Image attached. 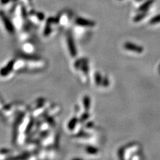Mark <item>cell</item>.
<instances>
[{
    "mask_svg": "<svg viewBox=\"0 0 160 160\" xmlns=\"http://www.w3.org/2000/svg\"><path fill=\"white\" fill-rule=\"evenodd\" d=\"M22 57L25 61L24 71H38L43 69L46 66V61L42 58L31 55H26Z\"/></svg>",
    "mask_w": 160,
    "mask_h": 160,
    "instance_id": "6da1fadb",
    "label": "cell"
},
{
    "mask_svg": "<svg viewBox=\"0 0 160 160\" xmlns=\"http://www.w3.org/2000/svg\"><path fill=\"white\" fill-rule=\"evenodd\" d=\"M51 105L47 100L39 98L32 103L29 111L33 117H40L45 114Z\"/></svg>",
    "mask_w": 160,
    "mask_h": 160,
    "instance_id": "7a4b0ae2",
    "label": "cell"
},
{
    "mask_svg": "<svg viewBox=\"0 0 160 160\" xmlns=\"http://www.w3.org/2000/svg\"><path fill=\"white\" fill-rule=\"evenodd\" d=\"M14 72L13 69V59L9 61L4 66L0 69V77L3 78H9L11 77Z\"/></svg>",
    "mask_w": 160,
    "mask_h": 160,
    "instance_id": "3957f363",
    "label": "cell"
},
{
    "mask_svg": "<svg viewBox=\"0 0 160 160\" xmlns=\"http://www.w3.org/2000/svg\"><path fill=\"white\" fill-rule=\"evenodd\" d=\"M0 16H1L2 22H3L6 31L9 34H13L15 32V27H14L13 24L2 12H0Z\"/></svg>",
    "mask_w": 160,
    "mask_h": 160,
    "instance_id": "277c9868",
    "label": "cell"
},
{
    "mask_svg": "<svg viewBox=\"0 0 160 160\" xmlns=\"http://www.w3.org/2000/svg\"><path fill=\"white\" fill-rule=\"evenodd\" d=\"M60 113V107L59 105L54 104V105H51V106L48 108V109L46 111L44 115L41 117H55L56 116L59 115Z\"/></svg>",
    "mask_w": 160,
    "mask_h": 160,
    "instance_id": "5b68a950",
    "label": "cell"
},
{
    "mask_svg": "<svg viewBox=\"0 0 160 160\" xmlns=\"http://www.w3.org/2000/svg\"><path fill=\"white\" fill-rule=\"evenodd\" d=\"M57 21H55L53 19H49L47 21V23H46L45 27L43 30V36L45 37H49L54 34L55 32V28L53 27V24L55 23Z\"/></svg>",
    "mask_w": 160,
    "mask_h": 160,
    "instance_id": "8992f818",
    "label": "cell"
},
{
    "mask_svg": "<svg viewBox=\"0 0 160 160\" xmlns=\"http://www.w3.org/2000/svg\"><path fill=\"white\" fill-rule=\"evenodd\" d=\"M67 45L71 57H76L77 53V49H76L75 44V42H74L73 38L72 37L71 35H70V34H68L67 36Z\"/></svg>",
    "mask_w": 160,
    "mask_h": 160,
    "instance_id": "52a82bcc",
    "label": "cell"
},
{
    "mask_svg": "<svg viewBox=\"0 0 160 160\" xmlns=\"http://www.w3.org/2000/svg\"><path fill=\"white\" fill-rule=\"evenodd\" d=\"M21 50L26 55H31L35 50V47L31 41H24L21 45Z\"/></svg>",
    "mask_w": 160,
    "mask_h": 160,
    "instance_id": "ba28073f",
    "label": "cell"
},
{
    "mask_svg": "<svg viewBox=\"0 0 160 160\" xmlns=\"http://www.w3.org/2000/svg\"><path fill=\"white\" fill-rule=\"evenodd\" d=\"M124 47L125 49L131 51L137 52V53H142L143 51V48L141 46L136 45L135 43H132L131 42H126L124 44Z\"/></svg>",
    "mask_w": 160,
    "mask_h": 160,
    "instance_id": "9c48e42d",
    "label": "cell"
},
{
    "mask_svg": "<svg viewBox=\"0 0 160 160\" xmlns=\"http://www.w3.org/2000/svg\"><path fill=\"white\" fill-rule=\"evenodd\" d=\"M76 23L79 25L84 26V27H93V26L95 25V23H94V22L83 19V18H78V19L76 20Z\"/></svg>",
    "mask_w": 160,
    "mask_h": 160,
    "instance_id": "30bf717a",
    "label": "cell"
},
{
    "mask_svg": "<svg viewBox=\"0 0 160 160\" xmlns=\"http://www.w3.org/2000/svg\"><path fill=\"white\" fill-rule=\"evenodd\" d=\"M79 120L77 117H72L71 119L69 120V122L67 123V129L69 130V131H73L74 129H75L76 126H77V123H79Z\"/></svg>",
    "mask_w": 160,
    "mask_h": 160,
    "instance_id": "8fae6325",
    "label": "cell"
},
{
    "mask_svg": "<svg viewBox=\"0 0 160 160\" xmlns=\"http://www.w3.org/2000/svg\"><path fill=\"white\" fill-rule=\"evenodd\" d=\"M11 151L7 149H0V159H7L11 157Z\"/></svg>",
    "mask_w": 160,
    "mask_h": 160,
    "instance_id": "7c38bea8",
    "label": "cell"
},
{
    "mask_svg": "<svg viewBox=\"0 0 160 160\" xmlns=\"http://www.w3.org/2000/svg\"><path fill=\"white\" fill-rule=\"evenodd\" d=\"M83 105L85 111H89L90 109V105H91V99H90V97L88 95H85L83 97Z\"/></svg>",
    "mask_w": 160,
    "mask_h": 160,
    "instance_id": "4fadbf2b",
    "label": "cell"
},
{
    "mask_svg": "<svg viewBox=\"0 0 160 160\" xmlns=\"http://www.w3.org/2000/svg\"><path fill=\"white\" fill-rule=\"evenodd\" d=\"M85 151H87V153L91 154V155H94L98 152V149L93 146H87L85 148Z\"/></svg>",
    "mask_w": 160,
    "mask_h": 160,
    "instance_id": "5bb4252c",
    "label": "cell"
},
{
    "mask_svg": "<svg viewBox=\"0 0 160 160\" xmlns=\"http://www.w3.org/2000/svg\"><path fill=\"white\" fill-rule=\"evenodd\" d=\"M102 79H103V77H101V74H100L99 72H96L95 73V83L97 84V85H101Z\"/></svg>",
    "mask_w": 160,
    "mask_h": 160,
    "instance_id": "9a60e30c",
    "label": "cell"
},
{
    "mask_svg": "<svg viewBox=\"0 0 160 160\" xmlns=\"http://www.w3.org/2000/svg\"><path fill=\"white\" fill-rule=\"evenodd\" d=\"M89 114L87 113V111H86L84 113L82 114L79 120L80 122L83 123V122H85L86 120H87L88 118H89Z\"/></svg>",
    "mask_w": 160,
    "mask_h": 160,
    "instance_id": "2e32d148",
    "label": "cell"
},
{
    "mask_svg": "<svg viewBox=\"0 0 160 160\" xmlns=\"http://www.w3.org/2000/svg\"><path fill=\"white\" fill-rule=\"evenodd\" d=\"M101 85L104 87H107L109 86V79H108L107 77H106L105 76V77H103V79H102V81H101Z\"/></svg>",
    "mask_w": 160,
    "mask_h": 160,
    "instance_id": "e0dca14e",
    "label": "cell"
},
{
    "mask_svg": "<svg viewBox=\"0 0 160 160\" xmlns=\"http://www.w3.org/2000/svg\"><path fill=\"white\" fill-rule=\"evenodd\" d=\"M160 22V15L156 16V17H153L151 21H150V23L151 24H155Z\"/></svg>",
    "mask_w": 160,
    "mask_h": 160,
    "instance_id": "ac0fdd59",
    "label": "cell"
},
{
    "mask_svg": "<svg viewBox=\"0 0 160 160\" xmlns=\"http://www.w3.org/2000/svg\"><path fill=\"white\" fill-rule=\"evenodd\" d=\"M4 105H4V103H3V100L1 99V97H0V110H1L2 108H3V107Z\"/></svg>",
    "mask_w": 160,
    "mask_h": 160,
    "instance_id": "d6986e66",
    "label": "cell"
}]
</instances>
